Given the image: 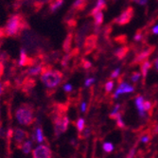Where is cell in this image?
I'll list each match as a JSON object with an SVG mask.
<instances>
[{"label": "cell", "mask_w": 158, "mask_h": 158, "mask_svg": "<svg viewBox=\"0 0 158 158\" xmlns=\"http://www.w3.org/2000/svg\"><path fill=\"white\" fill-rule=\"evenodd\" d=\"M143 108H144V111L150 112L152 110V103L150 102H144V104H143Z\"/></svg>", "instance_id": "30"}, {"label": "cell", "mask_w": 158, "mask_h": 158, "mask_svg": "<svg viewBox=\"0 0 158 158\" xmlns=\"http://www.w3.org/2000/svg\"><path fill=\"white\" fill-rule=\"evenodd\" d=\"M93 16H94L95 24H96L97 27H98V26H100L102 24V22H103V13H102V11H98V12L95 13Z\"/></svg>", "instance_id": "19"}, {"label": "cell", "mask_w": 158, "mask_h": 158, "mask_svg": "<svg viewBox=\"0 0 158 158\" xmlns=\"http://www.w3.org/2000/svg\"><path fill=\"white\" fill-rule=\"evenodd\" d=\"M54 122V133L56 136L61 135L63 133H64L67 128H68V123H69V119L67 117L64 116L61 118H58L53 120Z\"/></svg>", "instance_id": "4"}, {"label": "cell", "mask_w": 158, "mask_h": 158, "mask_svg": "<svg viewBox=\"0 0 158 158\" xmlns=\"http://www.w3.org/2000/svg\"><path fill=\"white\" fill-rule=\"evenodd\" d=\"M103 150L106 152H111L114 150V146H113L112 143L106 142V143H104V144H103Z\"/></svg>", "instance_id": "24"}, {"label": "cell", "mask_w": 158, "mask_h": 158, "mask_svg": "<svg viewBox=\"0 0 158 158\" xmlns=\"http://www.w3.org/2000/svg\"><path fill=\"white\" fill-rule=\"evenodd\" d=\"M86 5H87V2L86 1H81V0H78V1H75L73 3V10H82Z\"/></svg>", "instance_id": "17"}, {"label": "cell", "mask_w": 158, "mask_h": 158, "mask_svg": "<svg viewBox=\"0 0 158 158\" xmlns=\"http://www.w3.org/2000/svg\"><path fill=\"white\" fill-rule=\"evenodd\" d=\"M97 41H98V36H96V35L88 36L87 38L85 39L83 48H84V50H85V53H86V54L90 53V52L96 48Z\"/></svg>", "instance_id": "7"}, {"label": "cell", "mask_w": 158, "mask_h": 158, "mask_svg": "<svg viewBox=\"0 0 158 158\" xmlns=\"http://www.w3.org/2000/svg\"><path fill=\"white\" fill-rule=\"evenodd\" d=\"M4 73V65L2 63H0V77H1Z\"/></svg>", "instance_id": "38"}, {"label": "cell", "mask_w": 158, "mask_h": 158, "mask_svg": "<svg viewBox=\"0 0 158 158\" xmlns=\"http://www.w3.org/2000/svg\"><path fill=\"white\" fill-rule=\"evenodd\" d=\"M113 87H114V81H109L105 84V90H106V92H110L113 89Z\"/></svg>", "instance_id": "29"}, {"label": "cell", "mask_w": 158, "mask_h": 158, "mask_svg": "<svg viewBox=\"0 0 158 158\" xmlns=\"http://www.w3.org/2000/svg\"><path fill=\"white\" fill-rule=\"evenodd\" d=\"M34 64V59L30 58L25 49H21L20 52V60H19V65L20 66H30V65H33Z\"/></svg>", "instance_id": "9"}, {"label": "cell", "mask_w": 158, "mask_h": 158, "mask_svg": "<svg viewBox=\"0 0 158 158\" xmlns=\"http://www.w3.org/2000/svg\"><path fill=\"white\" fill-rule=\"evenodd\" d=\"M71 42H72V33H69L67 35V37L65 38L64 45H63V48L65 52H69L70 48H71Z\"/></svg>", "instance_id": "16"}, {"label": "cell", "mask_w": 158, "mask_h": 158, "mask_svg": "<svg viewBox=\"0 0 158 158\" xmlns=\"http://www.w3.org/2000/svg\"><path fill=\"white\" fill-rule=\"evenodd\" d=\"M134 90H135V88L133 87V86L129 85L127 82H121V84H119V86H118V88L116 90V93H114V98H117L119 94L131 93Z\"/></svg>", "instance_id": "10"}, {"label": "cell", "mask_w": 158, "mask_h": 158, "mask_svg": "<svg viewBox=\"0 0 158 158\" xmlns=\"http://www.w3.org/2000/svg\"><path fill=\"white\" fill-rule=\"evenodd\" d=\"M35 136H36V140H37V142H38V143L44 142L45 137H44V135H43V130H42L41 128H37V129H36Z\"/></svg>", "instance_id": "22"}, {"label": "cell", "mask_w": 158, "mask_h": 158, "mask_svg": "<svg viewBox=\"0 0 158 158\" xmlns=\"http://www.w3.org/2000/svg\"><path fill=\"white\" fill-rule=\"evenodd\" d=\"M128 50H129V48H128L127 47H124V48H118V49H117V50H116V52H114V55H116L118 59H123L124 57L127 55Z\"/></svg>", "instance_id": "18"}, {"label": "cell", "mask_w": 158, "mask_h": 158, "mask_svg": "<svg viewBox=\"0 0 158 158\" xmlns=\"http://www.w3.org/2000/svg\"><path fill=\"white\" fill-rule=\"evenodd\" d=\"M33 113V107L31 104L24 103L16 110V118L20 124L28 126L34 121Z\"/></svg>", "instance_id": "2"}, {"label": "cell", "mask_w": 158, "mask_h": 158, "mask_svg": "<svg viewBox=\"0 0 158 158\" xmlns=\"http://www.w3.org/2000/svg\"><path fill=\"white\" fill-rule=\"evenodd\" d=\"M86 111V103L85 102H82L81 103V112L84 113Z\"/></svg>", "instance_id": "40"}, {"label": "cell", "mask_w": 158, "mask_h": 158, "mask_svg": "<svg viewBox=\"0 0 158 158\" xmlns=\"http://www.w3.org/2000/svg\"><path fill=\"white\" fill-rule=\"evenodd\" d=\"M1 45H2V43H1V42H0V47H1Z\"/></svg>", "instance_id": "45"}, {"label": "cell", "mask_w": 158, "mask_h": 158, "mask_svg": "<svg viewBox=\"0 0 158 158\" xmlns=\"http://www.w3.org/2000/svg\"><path fill=\"white\" fill-rule=\"evenodd\" d=\"M91 134V129L90 128H84L83 129V133L81 134L82 135H81V138H86V137H88Z\"/></svg>", "instance_id": "27"}, {"label": "cell", "mask_w": 158, "mask_h": 158, "mask_svg": "<svg viewBox=\"0 0 158 158\" xmlns=\"http://www.w3.org/2000/svg\"><path fill=\"white\" fill-rule=\"evenodd\" d=\"M142 38H143V34H142V31L140 30V31H138L135 33V41L139 42V41L142 40Z\"/></svg>", "instance_id": "31"}, {"label": "cell", "mask_w": 158, "mask_h": 158, "mask_svg": "<svg viewBox=\"0 0 158 158\" xmlns=\"http://www.w3.org/2000/svg\"><path fill=\"white\" fill-rule=\"evenodd\" d=\"M134 9L132 7H129L127 8L124 11H122V13L117 18L114 19V23H116L118 25H120V26H123V25H126L128 24L132 20V18L134 17Z\"/></svg>", "instance_id": "5"}, {"label": "cell", "mask_w": 158, "mask_h": 158, "mask_svg": "<svg viewBox=\"0 0 158 158\" xmlns=\"http://www.w3.org/2000/svg\"><path fill=\"white\" fill-rule=\"evenodd\" d=\"M139 78H140V73H138V72H134L133 75H132V77H131V80H132L134 82H136V81L139 80Z\"/></svg>", "instance_id": "32"}, {"label": "cell", "mask_w": 158, "mask_h": 158, "mask_svg": "<svg viewBox=\"0 0 158 158\" xmlns=\"http://www.w3.org/2000/svg\"><path fill=\"white\" fill-rule=\"evenodd\" d=\"M95 8H97L99 10H102L103 9H106V3L104 1H102V0H99V1L97 2V6Z\"/></svg>", "instance_id": "26"}, {"label": "cell", "mask_w": 158, "mask_h": 158, "mask_svg": "<svg viewBox=\"0 0 158 158\" xmlns=\"http://www.w3.org/2000/svg\"><path fill=\"white\" fill-rule=\"evenodd\" d=\"M137 4H140V5H145L146 3H147V1L146 0H144V1H140V0H138V1H135Z\"/></svg>", "instance_id": "42"}, {"label": "cell", "mask_w": 158, "mask_h": 158, "mask_svg": "<svg viewBox=\"0 0 158 158\" xmlns=\"http://www.w3.org/2000/svg\"><path fill=\"white\" fill-rule=\"evenodd\" d=\"M91 63L89 62V61H86V60H83L82 61V66L84 67V68H89V67H91Z\"/></svg>", "instance_id": "34"}, {"label": "cell", "mask_w": 158, "mask_h": 158, "mask_svg": "<svg viewBox=\"0 0 158 158\" xmlns=\"http://www.w3.org/2000/svg\"><path fill=\"white\" fill-rule=\"evenodd\" d=\"M64 4V1H61V0H58V1H53L50 3V6H49V10L50 11L54 12L56 11L58 9H60L62 7V5Z\"/></svg>", "instance_id": "20"}, {"label": "cell", "mask_w": 158, "mask_h": 158, "mask_svg": "<svg viewBox=\"0 0 158 158\" xmlns=\"http://www.w3.org/2000/svg\"><path fill=\"white\" fill-rule=\"evenodd\" d=\"M119 72H120V69H119V68H117V69L114 70V72L112 73L111 77H112V78H117V77L119 75Z\"/></svg>", "instance_id": "35"}, {"label": "cell", "mask_w": 158, "mask_h": 158, "mask_svg": "<svg viewBox=\"0 0 158 158\" xmlns=\"http://www.w3.org/2000/svg\"><path fill=\"white\" fill-rule=\"evenodd\" d=\"M151 66H152V64L149 61H144L142 63V64H141V73L143 75V81H145V79L147 77V74H148V71L151 68Z\"/></svg>", "instance_id": "15"}, {"label": "cell", "mask_w": 158, "mask_h": 158, "mask_svg": "<svg viewBox=\"0 0 158 158\" xmlns=\"http://www.w3.org/2000/svg\"><path fill=\"white\" fill-rule=\"evenodd\" d=\"M33 158H52V152L49 147L40 145L33 150Z\"/></svg>", "instance_id": "6"}, {"label": "cell", "mask_w": 158, "mask_h": 158, "mask_svg": "<svg viewBox=\"0 0 158 158\" xmlns=\"http://www.w3.org/2000/svg\"><path fill=\"white\" fill-rule=\"evenodd\" d=\"M117 125H118L119 128H124V127H125V124H124V122H123V120H122V118H121V116L118 117V118H117Z\"/></svg>", "instance_id": "33"}, {"label": "cell", "mask_w": 158, "mask_h": 158, "mask_svg": "<svg viewBox=\"0 0 158 158\" xmlns=\"http://www.w3.org/2000/svg\"><path fill=\"white\" fill-rule=\"evenodd\" d=\"M42 68H43L42 64H40V65H34V66H32L31 68H28L26 71V72H25V74H27L28 76H36V75L42 73Z\"/></svg>", "instance_id": "14"}, {"label": "cell", "mask_w": 158, "mask_h": 158, "mask_svg": "<svg viewBox=\"0 0 158 158\" xmlns=\"http://www.w3.org/2000/svg\"><path fill=\"white\" fill-rule=\"evenodd\" d=\"M135 104L136 107L138 109L140 117H145V112H144V108H143V104H144V98L141 96H138L135 99Z\"/></svg>", "instance_id": "13"}, {"label": "cell", "mask_w": 158, "mask_h": 158, "mask_svg": "<svg viewBox=\"0 0 158 158\" xmlns=\"http://www.w3.org/2000/svg\"><path fill=\"white\" fill-rule=\"evenodd\" d=\"M13 135H14V139H15L17 144H20V143H22L25 139H27L28 137V134L26 131L22 130V129H19V128L15 129Z\"/></svg>", "instance_id": "12"}, {"label": "cell", "mask_w": 158, "mask_h": 158, "mask_svg": "<svg viewBox=\"0 0 158 158\" xmlns=\"http://www.w3.org/2000/svg\"><path fill=\"white\" fill-rule=\"evenodd\" d=\"M64 90L65 92H71L72 91V85H70V84H65L64 86Z\"/></svg>", "instance_id": "37"}, {"label": "cell", "mask_w": 158, "mask_h": 158, "mask_svg": "<svg viewBox=\"0 0 158 158\" xmlns=\"http://www.w3.org/2000/svg\"><path fill=\"white\" fill-rule=\"evenodd\" d=\"M134 155H135V149H132L131 152H130V154L127 156V158H133Z\"/></svg>", "instance_id": "39"}, {"label": "cell", "mask_w": 158, "mask_h": 158, "mask_svg": "<svg viewBox=\"0 0 158 158\" xmlns=\"http://www.w3.org/2000/svg\"><path fill=\"white\" fill-rule=\"evenodd\" d=\"M27 22L24 20L21 14H14L11 15L7 22L6 27H4L6 37L7 36H17L23 31V28L27 27Z\"/></svg>", "instance_id": "1"}, {"label": "cell", "mask_w": 158, "mask_h": 158, "mask_svg": "<svg viewBox=\"0 0 158 158\" xmlns=\"http://www.w3.org/2000/svg\"><path fill=\"white\" fill-rule=\"evenodd\" d=\"M63 73L59 70H50L46 73H43L41 76V81L47 87L55 88L57 87L63 80Z\"/></svg>", "instance_id": "3"}, {"label": "cell", "mask_w": 158, "mask_h": 158, "mask_svg": "<svg viewBox=\"0 0 158 158\" xmlns=\"http://www.w3.org/2000/svg\"><path fill=\"white\" fill-rule=\"evenodd\" d=\"M3 90H4V87H3V85L1 84V82H0V95L3 93Z\"/></svg>", "instance_id": "43"}, {"label": "cell", "mask_w": 158, "mask_h": 158, "mask_svg": "<svg viewBox=\"0 0 158 158\" xmlns=\"http://www.w3.org/2000/svg\"><path fill=\"white\" fill-rule=\"evenodd\" d=\"M154 64H155L156 69L158 70V58H156V59H155V61H154Z\"/></svg>", "instance_id": "44"}, {"label": "cell", "mask_w": 158, "mask_h": 158, "mask_svg": "<svg viewBox=\"0 0 158 158\" xmlns=\"http://www.w3.org/2000/svg\"><path fill=\"white\" fill-rule=\"evenodd\" d=\"M154 50V47H152V46H148L146 47L144 49H143L137 56H136V59H135V63L138 64V63H141V62H144L148 57L153 52Z\"/></svg>", "instance_id": "8"}, {"label": "cell", "mask_w": 158, "mask_h": 158, "mask_svg": "<svg viewBox=\"0 0 158 158\" xmlns=\"http://www.w3.org/2000/svg\"><path fill=\"white\" fill-rule=\"evenodd\" d=\"M84 119L83 118H79L78 121H77V129H78V131L79 132H81L83 131V129H84Z\"/></svg>", "instance_id": "23"}, {"label": "cell", "mask_w": 158, "mask_h": 158, "mask_svg": "<svg viewBox=\"0 0 158 158\" xmlns=\"http://www.w3.org/2000/svg\"><path fill=\"white\" fill-rule=\"evenodd\" d=\"M8 60H9V55L5 51L0 52V63L3 64V62H6Z\"/></svg>", "instance_id": "28"}, {"label": "cell", "mask_w": 158, "mask_h": 158, "mask_svg": "<svg viewBox=\"0 0 158 158\" xmlns=\"http://www.w3.org/2000/svg\"><path fill=\"white\" fill-rule=\"evenodd\" d=\"M36 82H35V80L30 78V77H27L23 80V82H22V90L23 92L27 93V91H31L34 86H35Z\"/></svg>", "instance_id": "11"}, {"label": "cell", "mask_w": 158, "mask_h": 158, "mask_svg": "<svg viewBox=\"0 0 158 158\" xmlns=\"http://www.w3.org/2000/svg\"><path fill=\"white\" fill-rule=\"evenodd\" d=\"M31 147H32V143H31V141H26L25 143H24V145L22 146V151H23V152L24 153H26V154H27V153H30L31 152Z\"/></svg>", "instance_id": "21"}, {"label": "cell", "mask_w": 158, "mask_h": 158, "mask_svg": "<svg viewBox=\"0 0 158 158\" xmlns=\"http://www.w3.org/2000/svg\"><path fill=\"white\" fill-rule=\"evenodd\" d=\"M94 81H95V79H94V78H91V79L86 80V81H85V86H86V87H88V86H90Z\"/></svg>", "instance_id": "36"}, {"label": "cell", "mask_w": 158, "mask_h": 158, "mask_svg": "<svg viewBox=\"0 0 158 158\" xmlns=\"http://www.w3.org/2000/svg\"><path fill=\"white\" fill-rule=\"evenodd\" d=\"M151 139H152V135H151L150 133H147V134H144V135H142V137H141V142H143V143H147V142H149Z\"/></svg>", "instance_id": "25"}, {"label": "cell", "mask_w": 158, "mask_h": 158, "mask_svg": "<svg viewBox=\"0 0 158 158\" xmlns=\"http://www.w3.org/2000/svg\"><path fill=\"white\" fill-rule=\"evenodd\" d=\"M152 33H153V34H158V26H155V27L152 28Z\"/></svg>", "instance_id": "41"}]
</instances>
